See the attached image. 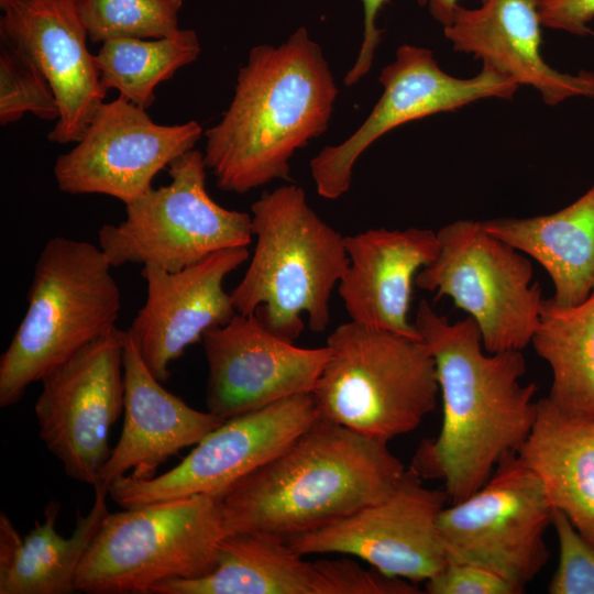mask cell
I'll list each match as a JSON object with an SVG mask.
<instances>
[{
	"label": "cell",
	"mask_w": 594,
	"mask_h": 594,
	"mask_svg": "<svg viewBox=\"0 0 594 594\" xmlns=\"http://www.w3.org/2000/svg\"><path fill=\"white\" fill-rule=\"evenodd\" d=\"M125 331L112 328L45 374L35 403L38 436L67 476L95 486L124 410Z\"/></svg>",
	"instance_id": "obj_11"
},
{
	"label": "cell",
	"mask_w": 594,
	"mask_h": 594,
	"mask_svg": "<svg viewBox=\"0 0 594 594\" xmlns=\"http://www.w3.org/2000/svg\"><path fill=\"white\" fill-rule=\"evenodd\" d=\"M316 570L315 594H419L407 580L366 570L349 559H320Z\"/></svg>",
	"instance_id": "obj_31"
},
{
	"label": "cell",
	"mask_w": 594,
	"mask_h": 594,
	"mask_svg": "<svg viewBox=\"0 0 594 594\" xmlns=\"http://www.w3.org/2000/svg\"><path fill=\"white\" fill-rule=\"evenodd\" d=\"M108 492L95 490L94 504L86 515L77 514L69 537L61 536L55 524L61 505L47 503L44 522L35 521L22 537L10 517L0 513V594H69L91 541L108 510Z\"/></svg>",
	"instance_id": "obj_22"
},
{
	"label": "cell",
	"mask_w": 594,
	"mask_h": 594,
	"mask_svg": "<svg viewBox=\"0 0 594 594\" xmlns=\"http://www.w3.org/2000/svg\"><path fill=\"white\" fill-rule=\"evenodd\" d=\"M552 525L559 541V564L549 583L550 594H594V547L568 516L553 509Z\"/></svg>",
	"instance_id": "obj_30"
},
{
	"label": "cell",
	"mask_w": 594,
	"mask_h": 594,
	"mask_svg": "<svg viewBox=\"0 0 594 594\" xmlns=\"http://www.w3.org/2000/svg\"><path fill=\"white\" fill-rule=\"evenodd\" d=\"M326 346L329 355L311 392L319 417L388 442L435 410L437 369L422 338L350 320Z\"/></svg>",
	"instance_id": "obj_6"
},
{
	"label": "cell",
	"mask_w": 594,
	"mask_h": 594,
	"mask_svg": "<svg viewBox=\"0 0 594 594\" xmlns=\"http://www.w3.org/2000/svg\"><path fill=\"white\" fill-rule=\"evenodd\" d=\"M183 0H82L81 18L94 43L162 38L179 30Z\"/></svg>",
	"instance_id": "obj_28"
},
{
	"label": "cell",
	"mask_w": 594,
	"mask_h": 594,
	"mask_svg": "<svg viewBox=\"0 0 594 594\" xmlns=\"http://www.w3.org/2000/svg\"><path fill=\"white\" fill-rule=\"evenodd\" d=\"M314 562L302 560L285 537L264 531L227 535L216 569L193 580H170L151 594H315Z\"/></svg>",
	"instance_id": "obj_25"
},
{
	"label": "cell",
	"mask_w": 594,
	"mask_h": 594,
	"mask_svg": "<svg viewBox=\"0 0 594 594\" xmlns=\"http://www.w3.org/2000/svg\"><path fill=\"white\" fill-rule=\"evenodd\" d=\"M201 342L207 411L223 421L311 393L329 355L327 346L304 349L279 338L255 314H235L209 329Z\"/></svg>",
	"instance_id": "obj_16"
},
{
	"label": "cell",
	"mask_w": 594,
	"mask_h": 594,
	"mask_svg": "<svg viewBox=\"0 0 594 594\" xmlns=\"http://www.w3.org/2000/svg\"><path fill=\"white\" fill-rule=\"evenodd\" d=\"M488 0H481L485 3ZM459 4V0H428V8L430 14L436 21L444 26L452 23L454 16V10Z\"/></svg>",
	"instance_id": "obj_35"
},
{
	"label": "cell",
	"mask_w": 594,
	"mask_h": 594,
	"mask_svg": "<svg viewBox=\"0 0 594 594\" xmlns=\"http://www.w3.org/2000/svg\"><path fill=\"white\" fill-rule=\"evenodd\" d=\"M406 468L387 442L318 417L222 497L226 536L315 531L385 499Z\"/></svg>",
	"instance_id": "obj_3"
},
{
	"label": "cell",
	"mask_w": 594,
	"mask_h": 594,
	"mask_svg": "<svg viewBox=\"0 0 594 594\" xmlns=\"http://www.w3.org/2000/svg\"><path fill=\"white\" fill-rule=\"evenodd\" d=\"M170 182L125 205V217L98 231L112 267L156 265L177 272L210 254L251 243L252 218L218 205L206 188L204 153L190 150L168 166Z\"/></svg>",
	"instance_id": "obj_8"
},
{
	"label": "cell",
	"mask_w": 594,
	"mask_h": 594,
	"mask_svg": "<svg viewBox=\"0 0 594 594\" xmlns=\"http://www.w3.org/2000/svg\"><path fill=\"white\" fill-rule=\"evenodd\" d=\"M531 344L551 370L548 399L569 416L594 421V293L574 306L544 299Z\"/></svg>",
	"instance_id": "obj_26"
},
{
	"label": "cell",
	"mask_w": 594,
	"mask_h": 594,
	"mask_svg": "<svg viewBox=\"0 0 594 594\" xmlns=\"http://www.w3.org/2000/svg\"><path fill=\"white\" fill-rule=\"evenodd\" d=\"M429 594H520L499 575L470 563L448 562L426 581Z\"/></svg>",
	"instance_id": "obj_32"
},
{
	"label": "cell",
	"mask_w": 594,
	"mask_h": 594,
	"mask_svg": "<svg viewBox=\"0 0 594 594\" xmlns=\"http://www.w3.org/2000/svg\"><path fill=\"white\" fill-rule=\"evenodd\" d=\"M338 92L322 48L306 28L278 46L252 47L228 109L204 132V160L217 186L245 194L290 180V158L327 131Z\"/></svg>",
	"instance_id": "obj_2"
},
{
	"label": "cell",
	"mask_w": 594,
	"mask_h": 594,
	"mask_svg": "<svg viewBox=\"0 0 594 594\" xmlns=\"http://www.w3.org/2000/svg\"><path fill=\"white\" fill-rule=\"evenodd\" d=\"M383 92L364 122L346 140L323 147L311 161L317 194L337 199L351 187L361 154L391 130L428 116L454 111L485 98L512 99L519 85L483 65L474 77L443 72L429 48L404 44L380 75Z\"/></svg>",
	"instance_id": "obj_12"
},
{
	"label": "cell",
	"mask_w": 594,
	"mask_h": 594,
	"mask_svg": "<svg viewBox=\"0 0 594 594\" xmlns=\"http://www.w3.org/2000/svg\"><path fill=\"white\" fill-rule=\"evenodd\" d=\"M439 252L415 285L447 296L477 324L490 353L521 351L531 343L542 304L530 261L491 235L482 221L457 220L438 232Z\"/></svg>",
	"instance_id": "obj_9"
},
{
	"label": "cell",
	"mask_w": 594,
	"mask_h": 594,
	"mask_svg": "<svg viewBox=\"0 0 594 594\" xmlns=\"http://www.w3.org/2000/svg\"><path fill=\"white\" fill-rule=\"evenodd\" d=\"M32 113L42 120H58L54 91L37 67L14 48L1 43L0 123L6 125Z\"/></svg>",
	"instance_id": "obj_29"
},
{
	"label": "cell",
	"mask_w": 594,
	"mask_h": 594,
	"mask_svg": "<svg viewBox=\"0 0 594 594\" xmlns=\"http://www.w3.org/2000/svg\"><path fill=\"white\" fill-rule=\"evenodd\" d=\"M124 421L121 436L101 468L94 490L108 492L111 483L156 476L161 464L182 449L197 444L223 420L199 411L162 386L144 363L125 330Z\"/></svg>",
	"instance_id": "obj_19"
},
{
	"label": "cell",
	"mask_w": 594,
	"mask_h": 594,
	"mask_svg": "<svg viewBox=\"0 0 594 594\" xmlns=\"http://www.w3.org/2000/svg\"><path fill=\"white\" fill-rule=\"evenodd\" d=\"M414 323L436 362L443 417L438 437L419 446L411 466L424 479L441 480L454 504L518 452L537 416L538 387L521 382V351L487 352L470 316L450 322L421 300Z\"/></svg>",
	"instance_id": "obj_1"
},
{
	"label": "cell",
	"mask_w": 594,
	"mask_h": 594,
	"mask_svg": "<svg viewBox=\"0 0 594 594\" xmlns=\"http://www.w3.org/2000/svg\"><path fill=\"white\" fill-rule=\"evenodd\" d=\"M200 51L197 33L179 29L162 38L109 40L95 56L102 85L146 110L155 102L157 85L194 63Z\"/></svg>",
	"instance_id": "obj_27"
},
{
	"label": "cell",
	"mask_w": 594,
	"mask_h": 594,
	"mask_svg": "<svg viewBox=\"0 0 594 594\" xmlns=\"http://www.w3.org/2000/svg\"><path fill=\"white\" fill-rule=\"evenodd\" d=\"M82 0H0L1 43L30 59L50 82L59 119L47 138L76 143L102 102L96 56L87 46Z\"/></svg>",
	"instance_id": "obj_17"
},
{
	"label": "cell",
	"mask_w": 594,
	"mask_h": 594,
	"mask_svg": "<svg viewBox=\"0 0 594 594\" xmlns=\"http://www.w3.org/2000/svg\"><path fill=\"white\" fill-rule=\"evenodd\" d=\"M422 480L410 466L385 499L286 539L301 556H355L386 575L427 581L448 563L438 518L449 497L446 491L428 488Z\"/></svg>",
	"instance_id": "obj_15"
},
{
	"label": "cell",
	"mask_w": 594,
	"mask_h": 594,
	"mask_svg": "<svg viewBox=\"0 0 594 594\" xmlns=\"http://www.w3.org/2000/svg\"><path fill=\"white\" fill-rule=\"evenodd\" d=\"M311 393L296 394L228 420L205 436L175 468L147 480L128 475L108 494L121 508L224 492L283 452L318 418Z\"/></svg>",
	"instance_id": "obj_13"
},
{
	"label": "cell",
	"mask_w": 594,
	"mask_h": 594,
	"mask_svg": "<svg viewBox=\"0 0 594 594\" xmlns=\"http://www.w3.org/2000/svg\"><path fill=\"white\" fill-rule=\"evenodd\" d=\"M250 257L246 246L217 251L177 272L144 265L146 299L128 332L153 375L166 382L169 364L211 328L237 314L224 278Z\"/></svg>",
	"instance_id": "obj_18"
},
{
	"label": "cell",
	"mask_w": 594,
	"mask_h": 594,
	"mask_svg": "<svg viewBox=\"0 0 594 594\" xmlns=\"http://www.w3.org/2000/svg\"><path fill=\"white\" fill-rule=\"evenodd\" d=\"M254 252L231 292L237 314H255L279 338L294 342L304 330L323 332L330 298L348 265L344 237L309 206L294 184L265 191L251 206Z\"/></svg>",
	"instance_id": "obj_4"
},
{
	"label": "cell",
	"mask_w": 594,
	"mask_h": 594,
	"mask_svg": "<svg viewBox=\"0 0 594 594\" xmlns=\"http://www.w3.org/2000/svg\"><path fill=\"white\" fill-rule=\"evenodd\" d=\"M542 26L584 36L591 33L594 0H535Z\"/></svg>",
	"instance_id": "obj_33"
},
{
	"label": "cell",
	"mask_w": 594,
	"mask_h": 594,
	"mask_svg": "<svg viewBox=\"0 0 594 594\" xmlns=\"http://www.w3.org/2000/svg\"><path fill=\"white\" fill-rule=\"evenodd\" d=\"M540 26L535 0H488L476 9L458 4L443 31L454 51L535 88L549 106L572 97L594 99V73H561L544 62Z\"/></svg>",
	"instance_id": "obj_21"
},
{
	"label": "cell",
	"mask_w": 594,
	"mask_h": 594,
	"mask_svg": "<svg viewBox=\"0 0 594 594\" xmlns=\"http://www.w3.org/2000/svg\"><path fill=\"white\" fill-rule=\"evenodd\" d=\"M217 493L109 513L79 565L76 591L151 594L170 580H193L217 566L226 536Z\"/></svg>",
	"instance_id": "obj_7"
},
{
	"label": "cell",
	"mask_w": 594,
	"mask_h": 594,
	"mask_svg": "<svg viewBox=\"0 0 594 594\" xmlns=\"http://www.w3.org/2000/svg\"><path fill=\"white\" fill-rule=\"evenodd\" d=\"M482 222L491 235L547 271L557 304L574 306L594 293V185L554 213Z\"/></svg>",
	"instance_id": "obj_24"
},
{
	"label": "cell",
	"mask_w": 594,
	"mask_h": 594,
	"mask_svg": "<svg viewBox=\"0 0 594 594\" xmlns=\"http://www.w3.org/2000/svg\"><path fill=\"white\" fill-rule=\"evenodd\" d=\"M349 265L338 293L351 321L421 338L408 319L417 273L439 252L437 232L369 229L344 237Z\"/></svg>",
	"instance_id": "obj_20"
},
{
	"label": "cell",
	"mask_w": 594,
	"mask_h": 594,
	"mask_svg": "<svg viewBox=\"0 0 594 594\" xmlns=\"http://www.w3.org/2000/svg\"><path fill=\"white\" fill-rule=\"evenodd\" d=\"M420 6L428 0H417ZM387 0H362L364 13L363 38L356 61L345 74L344 85L351 87L358 84L370 72L375 52L382 41L383 31L377 28V16Z\"/></svg>",
	"instance_id": "obj_34"
},
{
	"label": "cell",
	"mask_w": 594,
	"mask_h": 594,
	"mask_svg": "<svg viewBox=\"0 0 594 594\" xmlns=\"http://www.w3.org/2000/svg\"><path fill=\"white\" fill-rule=\"evenodd\" d=\"M202 134L195 120L155 123L119 95L100 105L76 145L57 157L56 185L66 194H102L127 205L152 189L157 173L194 150Z\"/></svg>",
	"instance_id": "obj_14"
},
{
	"label": "cell",
	"mask_w": 594,
	"mask_h": 594,
	"mask_svg": "<svg viewBox=\"0 0 594 594\" xmlns=\"http://www.w3.org/2000/svg\"><path fill=\"white\" fill-rule=\"evenodd\" d=\"M99 245L56 235L36 261L28 308L0 358V406L116 327L121 290Z\"/></svg>",
	"instance_id": "obj_5"
},
{
	"label": "cell",
	"mask_w": 594,
	"mask_h": 594,
	"mask_svg": "<svg viewBox=\"0 0 594 594\" xmlns=\"http://www.w3.org/2000/svg\"><path fill=\"white\" fill-rule=\"evenodd\" d=\"M553 507L594 547V421L569 416L548 397L518 450Z\"/></svg>",
	"instance_id": "obj_23"
},
{
	"label": "cell",
	"mask_w": 594,
	"mask_h": 594,
	"mask_svg": "<svg viewBox=\"0 0 594 594\" xmlns=\"http://www.w3.org/2000/svg\"><path fill=\"white\" fill-rule=\"evenodd\" d=\"M552 513L540 479L510 453L479 491L439 515L447 561L486 569L524 593L548 561Z\"/></svg>",
	"instance_id": "obj_10"
}]
</instances>
